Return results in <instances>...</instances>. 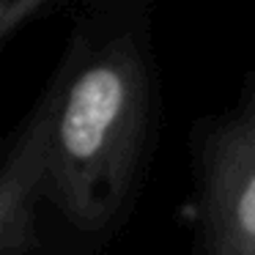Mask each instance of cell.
<instances>
[{"mask_svg":"<svg viewBox=\"0 0 255 255\" xmlns=\"http://www.w3.org/2000/svg\"><path fill=\"white\" fill-rule=\"evenodd\" d=\"M124 102L121 80L113 69H94L72 91L66 116H63V145L72 156H91L105 140Z\"/></svg>","mask_w":255,"mask_h":255,"instance_id":"6da1fadb","label":"cell"},{"mask_svg":"<svg viewBox=\"0 0 255 255\" xmlns=\"http://www.w3.org/2000/svg\"><path fill=\"white\" fill-rule=\"evenodd\" d=\"M239 222L250 236H255V178L250 181V187L244 189L242 200H239Z\"/></svg>","mask_w":255,"mask_h":255,"instance_id":"7a4b0ae2","label":"cell"}]
</instances>
